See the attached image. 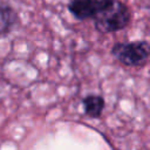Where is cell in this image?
Wrapping results in <instances>:
<instances>
[{
  "instance_id": "obj_1",
  "label": "cell",
  "mask_w": 150,
  "mask_h": 150,
  "mask_svg": "<svg viewBox=\"0 0 150 150\" xmlns=\"http://www.w3.org/2000/svg\"><path fill=\"white\" fill-rule=\"evenodd\" d=\"M91 19L97 32L109 34L127 28L131 21V12L120 0H98Z\"/></svg>"
},
{
  "instance_id": "obj_2",
  "label": "cell",
  "mask_w": 150,
  "mask_h": 150,
  "mask_svg": "<svg viewBox=\"0 0 150 150\" xmlns=\"http://www.w3.org/2000/svg\"><path fill=\"white\" fill-rule=\"evenodd\" d=\"M110 54L127 67H143L148 63L150 46L146 40L116 42L112 45Z\"/></svg>"
},
{
  "instance_id": "obj_3",
  "label": "cell",
  "mask_w": 150,
  "mask_h": 150,
  "mask_svg": "<svg viewBox=\"0 0 150 150\" xmlns=\"http://www.w3.org/2000/svg\"><path fill=\"white\" fill-rule=\"evenodd\" d=\"M98 0H68L67 8L77 20L84 21L93 18Z\"/></svg>"
},
{
  "instance_id": "obj_4",
  "label": "cell",
  "mask_w": 150,
  "mask_h": 150,
  "mask_svg": "<svg viewBox=\"0 0 150 150\" xmlns=\"http://www.w3.org/2000/svg\"><path fill=\"white\" fill-rule=\"evenodd\" d=\"M19 23L18 12L8 4L0 2V36L7 35Z\"/></svg>"
},
{
  "instance_id": "obj_5",
  "label": "cell",
  "mask_w": 150,
  "mask_h": 150,
  "mask_svg": "<svg viewBox=\"0 0 150 150\" xmlns=\"http://www.w3.org/2000/svg\"><path fill=\"white\" fill-rule=\"evenodd\" d=\"M82 107L84 114L90 118H100L105 108V101L103 96L90 94L82 98Z\"/></svg>"
}]
</instances>
